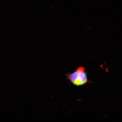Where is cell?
Masks as SVG:
<instances>
[{
  "instance_id": "obj_1",
  "label": "cell",
  "mask_w": 122,
  "mask_h": 122,
  "mask_svg": "<svg viewBox=\"0 0 122 122\" xmlns=\"http://www.w3.org/2000/svg\"><path fill=\"white\" fill-rule=\"evenodd\" d=\"M66 77L71 83L77 86H83L90 82L85 68L82 66H78L72 73H67Z\"/></svg>"
}]
</instances>
